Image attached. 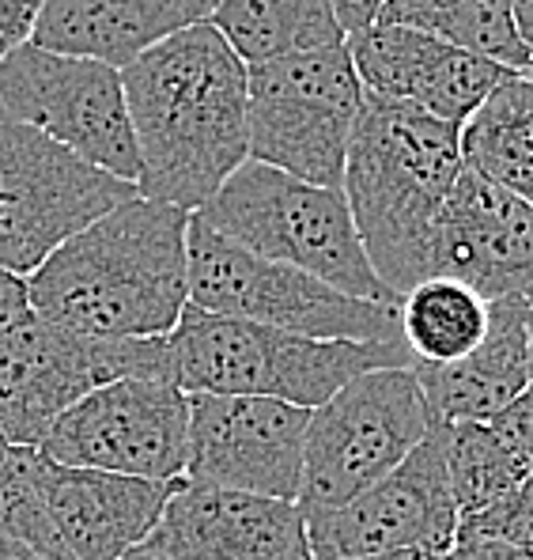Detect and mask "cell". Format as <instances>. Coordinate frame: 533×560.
Returning a JSON list of instances; mask_svg holds the SVG:
<instances>
[{
  "instance_id": "cell-28",
  "label": "cell",
  "mask_w": 533,
  "mask_h": 560,
  "mask_svg": "<svg viewBox=\"0 0 533 560\" xmlns=\"http://www.w3.org/2000/svg\"><path fill=\"white\" fill-rule=\"evenodd\" d=\"M488 424L496 428L499 440L511 447V455L533 474V386L522 390L511 406H504L496 417H488Z\"/></svg>"
},
{
  "instance_id": "cell-19",
  "label": "cell",
  "mask_w": 533,
  "mask_h": 560,
  "mask_svg": "<svg viewBox=\"0 0 533 560\" xmlns=\"http://www.w3.org/2000/svg\"><path fill=\"white\" fill-rule=\"evenodd\" d=\"M530 300L504 295L491 300V326L485 341L462 360L424 364L413 360V375L421 383L424 406L431 420H488L511 406L522 390H530Z\"/></svg>"
},
{
  "instance_id": "cell-34",
  "label": "cell",
  "mask_w": 533,
  "mask_h": 560,
  "mask_svg": "<svg viewBox=\"0 0 533 560\" xmlns=\"http://www.w3.org/2000/svg\"><path fill=\"white\" fill-rule=\"evenodd\" d=\"M0 560H43L38 553H31L23 541L8 538V534H0Z\"/></svg>"
},
{
  "instance_id": "cell-10",
  "label": "cell",
  "mask_w": 533,
  "mask_h": 560,
  "mask_svg": "<svg viewBox=\"0 0 533 560\" xmlns=\"http://www.w3.org/2000/svg\"><path fill=\"white\" fill-rule=\"evenodd\" d=\"M141 197L137 183L80 160L0 103V266L31 277L38 266L118 205Z\"/></svg>"
},
{
  "instance_id": "cell-23",
  "label": "cell",
  "mask_w": 533,
  "mask_h": 560,
  "mask_svg": "<svg viewBox=\"0 0 533 560\" xmlns=\"http://www.w3.org/2000/svg\"><path fill=\"white\" fill-rule=\"evenodd\" d=\"M401 341L413 360L450 364L485 341L491 326V300L454 277H428L413 284L398 303Z\"/></svg>"
},
{
  "instance_id": "cell-26",
  "label": "cell",
  "mask_w": 533,
  "mask_h": 560,
  "mask_svg": "<svg viewBox=\"0 0 533 560\" xmlns=\"http://www.w3.org/2000/svg\"><path fill=\"white\" fill-rule=\"evenodd\" d=\"M0 534L23 541L43 560H76L38 489V447H15L0 466Z\"/></svg>"
},
{
  "instance_id": "cell-9",
  "label": "cell",
  "mask_w": 533,
  "mask_h": 560,
  "mask_svg": "<svg viewBox=\"0 0 533 560\" xmlns=\"http://www.w3.org/2000/svg\"><path fill=\"white\" fill-rule=\"evenodd\" d=\"M431 432L413 368H375L310 409L303 443V515L330 512L393 474Z\"/></svg>"
},
{
  "instance_id": "cell-2",
  "label": "cell",
  "mask_w": 533,
  "mask_h": 560,
  "mask_svg": "<svg viewBox=\"0 0 533 560\" xmlns=\"http://www.w3.org/2000/svg\"><path fill=\"white\" fill-rule=\"evenodd\" d=\"M193 212L133 197L98 217L27 277L35 315L87 337H163L190 307Z\"/></svg>"
},
{
  "instance_id": "cell-18",
  "label": "cell",
  "mask_w": 533,
  "mask_h": 560,
  "mask_svg": "<svg viewBox=\"0 0 533 560\" xmlns=\"http://www.w3.org/2000/svg\"><path fill=\"white\" fill-rule=\"evenodd\" d=\"M178 485L61 466L38 451V489L76 560H121L144 546Z\"/></svg>"
},
{
  "instance_id": "cell-6",
  "label": "cell",
  "mask_w": 533,
  "mask_h": 560,
  "mask_svg": "<svg viewBox=\"0 0 533 560\" xmlns=\"http://www.w3.org/2000/svg\"><path fill=\"white\" fill-rule=\"evenodd\" d=\"M186 254L190 303L209 315L246 318L318 341H401L398 303L359 300L295 266L261 258L216 232L201 212L190 217Z\"/></svg>"
},
{
  "instance_id": "cell-35",
  "label": "cell",
  "mask_w": 533,
  "mask_h": 560,
  "mask_svg": "<svg viewBox=\"0 0 533 560\" xmlns=\"http://www.w3.org/2000/svg\"><path fill=\"white\" fill-rule=\"evenodd\" d=\"M352 560H442L431 553H416V549H405V553H379V557H352Z\"/></svg>"
},
{
  "instance_id": "cell-27",
  "label": "cell",
  "mask_w": 533,
  "mask_h": 560,
  "mask_svg": "<svg viewBox=\"0 0 533 560\" xmlns=\"http://www.w3.org/2000/svg\"><path fill=\"white\" fill-rule=\"evenodd\" d=\"M458 538H496L507 546L533 549V474L477 512H465L458 518Z\"/></svg>"
},
{
  "instance_id": "cell-22",
  "label": "cell",
  "mask_w": 533,
  "mask_h": 560,
  "mask_svg": "<svg viewBox=\"0 0 533 560\" xmlns=\"http://www.w3.org/2000/svg\"><path fill=\"white\" fill-rule=\"evenodd\" d=\"M462 160L533 201V77L511 72L462 126Z\"/></svg>"
},
{
  "instance_id": "cell-24",
  "label": "cell",
  "mask_w": 533,
  "mask_h": 560,
  "mask_svg": "<svg viewBox=\"0 0 533 560\" xmlns=\"http://www.w3.org/2000/svg\"><path fill=\"white\" fill-rule=\"evenodd\" d=\"M375 23L424 31L514 72L533 61V49L514 23L511 0H387Z\"/></svg>"
},
{
  "instance_id": "cell-38",
  "label": "cell",
  "mask_w": 533,
  "mask_h": 560,
  "mask_svg": "<svg viewBox=\"0 0 533 560\" xmlns=\"http://www.w3.org/2000/svg\"><path fill=\"white\" fill-rule=\"evenodd\" d=\"M526 329H530V386H533V303L526 311Z\"/></svg>"
},
{
  "instance_id": "cell-37",
  "label": "cell",
  "mask_w": 533,
  "mask_h": 560,
  "mask_svg": "<svg viewBox=\"0 0 533 560\" xmlns=\"http://www.w3.org/2000/svg\"><path fill=\"white\" fill-rule=\"evenodd\" d=\"M12 451H15V443H12V440H8L4 424H0V466H4V463H8V455H12Z\"/></svg>"
},
{
  "instance_id": "cell-21",
  "label": "cell",
  "mask_w": 533,
  "mask_h": 560,
  "mask_svg": "<svg viewBox=\"0 0 533 560\" xmlns=\"http://www.w3.org/2000/svg\"><path fill=\"white\" fill-rule=\"evenodd\" d=\"M212 27L242 57V65L341 46L344 27L330 0H216Z\"/></svg>"
},
{
  "instance_id": "cell-25",
  "label": "cell",
  "mask_w": 533,
  "mask_h": 560,
  "mask_svg": "<svg viewBox=\"0 0 533 560\" xmlns=\"http://www.w3.org/2000/svg\"><path fill=\"white\" fill-rule=\"evenodd\" d=\"M436 424L442 432V458H447L458 515L485 508L488 500H496L499 492H507L530 474L488 420H450V424L436 420Z\"/></svg>"
},
{
  "instance_id": "cell-13",
  "label": "cell",
  "mask_w": 533,
  "mask_h": 560,
  "mask_svg": "<svg viewBox=\"0 0 533 560\" xmlns=\"http://www.w3.org/2000/svg\"><path fill=\"white\" fill-rule=\"evenodd\" d=\"M315 560H352L379 553L447 557L458 538V504L442 458V432H431L393 474L330 512L303 515Z\"/></svg>"
},
{
  "instance_id": "cell-20",
  "label": "cell",
  "mask_w": 533,
  "mask_h": 560,
  "mask_svg": "<svg viewBox=\"0 0 533 560\" xmlns=\"http://www.w3.org/2000/svg\"><path fill=\"white\" fill-rule=\"evenodd\" d=\"M186 23L170 0H46L31 43L126 69Z\"/></svg>"
},
{
  "instance_id": "cell-1",
  "label": "cell",
  "mask_w": 533,
  "mask_h": 560,
  "mask_svg": "<svg viewBox=\"0 0 533 560\" xmlns=\"http://www.w3.org/2000/svg\"><path fill=\"white\" fill-rule=\"evenodd\" d=\"M152 201L197 212L250 160L246 65L212 23H186L121 69Z\"/></svg>"
},
{
  "instance_id": "cell-12",
  "label": "cell",
  "mask_w": 533,
  "mask_h": 560,
  "mask_svg": "<svg viewBox=\"0 0 533 560\" xmlns=\"http://www.w3.org/2000/svg\"><path fill=\"white\" fill-rule=\"evenodd\" d=\"M61 466L186 481L190 463V394L167 378H118L72 401L43 440Z\"/></svg>"
},
{
  "instance_id": "cell-14",
  "label": "cell",
  "mask_w": 533,
  "mask_h": 560,
  "mask_svg": "<svg viewBox=\"0 0 533 560\" xmlns=\"http://www.w3.org/2000/svg\"><path fill=\"white\" fill-rule=\"evenodd\" d=\"M310 409L242 394H190L186 481L295 500Z\"/></svg>"
},
{
  "instance_id": "cell-7",
  "label": "cell",
  "mask_w": 533,
  "mask_h": 560,
  "mask_svg": "<svg viewBox=\"0 0 533 560\" xmlns=\"http://www.w3.org/2000/svg\"><path fill=\"white\" fill-rule=\"evenodd\" d=\"M364 84L348 46L246 65L250 160L315 186H344Z\"/></svg>"
},
{
  "instance_id": "cell-16",
  "label": "cell",
  "mask_w": 533,
  "mask_h": 560,
  "mask_svg": "<svg viewBox=\"0 0 533 560\" xmlns=\"http://www.w3.org/2000/svg\"><path fill=\"white\" fill-rule=\"evenodd\" d=\"M367 95L413 103L462 129L514 69L398 23H371L344 38Z\"/></svg>"
},
{
  "instance_id": "cell-15",
  "label": "cell",
  "mask_w": 533,
  "mask_h": 560,
  "mask_svg": "<svg viewBox=\"0 0 533 560\" xmlns=\"http://www.w3.org/2000/svg\"><path fill=\"white\" fill-rule=\"evenodd\" d=\"M431 277L465 280L488 300L533 303V201L462 163L431 235Z\"/></svg>"
},
{
  "instance_id": "cell-32",
  "label": "cell",
  "mask_w": 533,
  "mask_h": 560,
  "mask_svg": "<svg viewBox=\"0 0 533 560\" xmlns=\"http://www.w3.org/2000/svg\"><path fill=\"white\" fill-rule=\"evenodd\" d=\"M511 12H514V23H519L522 38H526V46L533 49V0H511Z\"/></svg>"
},
{
  "instance_id": "cell-4",
  "label": "cell",
  "mask_w": 533,
  "mask_h": 560,
  "mask_svg": "<svg viewBox=\"0 0 533 560\" xmlns=\"http://www.w3.org/2000/svg\"><path fill=\"white\" fill-rule=\"evenodd\" d=\"M170 349L175 386L186 394L276 398L303 409H318L364 372L413 364L405 341H318L246 318L209 315L193 303L170 329Z\"/></svg>"
},
{
  "instance_id": "cell-3",
  "label": "cell",
  "mask_w": 533,
  "mask_h": 560,
  "mask_svg": "<svg viewBox=\"0 0 533 560\" xmlns=\"http://www.w3.org/2000/svg\"><path fill=\"white\" fill-rule=\"evenodd\" d=\"M462 163L458 126L364 92L341 189L367 258L393 295L431 277V235Z\"/></svg>"
},
{
  "instance_id": "cell-5",
  "label": "cell",
  "mask_w": 533,
  "mask_h": 560,
  "mask_svg": "<svg viewBox=\"0 0 533 560\" xmlns=\"http://www.w3.org/2000/svg\"><path fill=\"white\" fill-rule=\"evenodd\" d=\"M197 212L261 258L295 266L359 300L401 303L375 273L344 189L303 183L288 171L246 160Z\"/></svg>"
},
{
  "instance_id": "cell-11",
  "label": "cell",
  "mask_w": 533,
  "mask_h": 560,
  "mask_svg": "<svg viewBox=\"0 0 533 560\" xmlns=\"http://www.w3.org/2000/svg\"><path fill=\"white\" fill-rule=\"evenodd\" d=\"M0 103L80 160L126 183L141 178L121 69L23 43L0 61Z\"/></svg>"
},
{
  "instance_id": "cell-33",
  "label": "cell",
  "mask_w": 533,
  "mask_h": 560,
  "mask_svg": "<svg viewBox=\"0 0 533 560\" xmlns=\"http://www.w3.org/2000/svg\"><path fill=\"white\" fill-rule=\"evenodd\" d=\"M170 4H175L190 23H201V20H209V12L216 8V0H170Z\"/></svg>"
},
{
  "instance_id": "cell-8",
  "label": "cell",
  "mask_w": 533,
  "mask_h": 560,
  "mask_svg": "<svg viewBox=\"0 0 533 560\" xmlns=\"http://www.w3.org/2000/svg\"><path fill=\"white\" fill-rule=\"evenodd\" d=\"M118 378L175 383L170 334L87 337L35 311L0 326V424L15 447H43L72 401Z\"/></svg>"
},
{
  "instance_id": "cell-36",
  "label": "cell",
  "mask_w": 533,
  "mask_h": 560,
  "mask_svg": "<svg viewBox=\"0 0 533 560\" xmlns=\"http://www.w3.org/2000/svg\"><path fill=\"white\" fill-rule=\"evenodd\" d=\"M121 560H170V557H163V553H155V549H147V546H137L133 553H126Z\"/></svg>"
},
{
  "instance_id": "cell-31",
  "label": "cell",
  "mask_w": 533,
  "mask_h": 560,
  "mask_svg": "<svg viewBox=\"0 0 533 560\" xmlns=\"http://www.w3.org/2000/svg\"><path fill=\"white\" fill-rule=\"evenodd\" d=\"M330 4H333V12H337L344 35H356V31L371 27V23L379 20L387 0H330Z\"/></svg>"
},
{
  "instance_id": "cell-17",
  "label": "cell",
  "mask_w": 533,
  "mask_h": 560,
  "mask_svg": "<svg viewBox=\"0 0 533 560\" xmlns=\"http://www.w3.org/2000/svg\"><path fill=\"white\" fill-rule=\"evenodd\" d=\"M144 546L170 560H315L295 500L190 481L170 492Z\"/></svg>"
},
{
  "instance_id": "cell-30",
  "label": "cell",
  "mask_w": 533,
  "mask_h": 560,
  "mask_svg": "<svg viewBox=\"0 0 533 560\" xmlns=\"http://www.w3.org/2000/svg\"><path fill=\"white\" fill-rule=\"evenodd\" d=\"M442 560H533V549L507 546V541L496 538H454V546Z\"/></svg>"
},
{
  "instance_id": "cell-29",
  "label": "cell",
  "mask_w": 533,
  "mask_h": 560,
  "mask_svg": "<svg viewBox=\"0 0 533 560\" xmlns=\"http://www.w3.org/2000/svg\"><path fill=\"white\" fill-rule=\"evenodd\" d=\"M46 0H0V61L35 38Z\"/></svg>"
}]
</instances>
